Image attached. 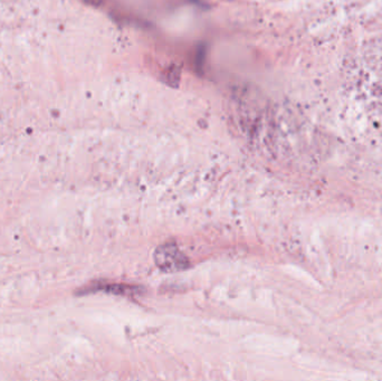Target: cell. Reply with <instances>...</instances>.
Returning a JSON list of instances; mask_svg holds the SVG:
<instances>
[{"label":"cell","mask_w":382,"mask_h":381,"mask_svg":"<svg viewBox=\"0 0 382 381\" xmlns=\"http://www.w3.org/2000/svg\"><path fill=\"white\" fill-rule=\"evenodd\" d=\"M154 263L166 273H177L190 267V262L185 254L174 244H165L154 252Z\"/></svg>","instance_id":"obj_1"}]
</instances>
